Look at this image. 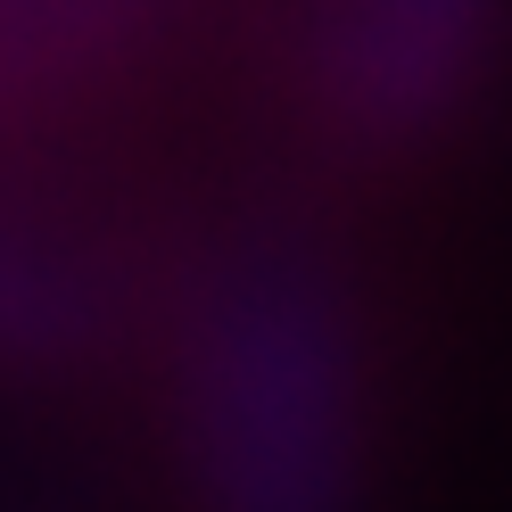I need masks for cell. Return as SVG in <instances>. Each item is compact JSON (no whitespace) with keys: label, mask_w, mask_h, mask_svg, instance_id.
Segmentation results:
<instances>
[]
</instances>
